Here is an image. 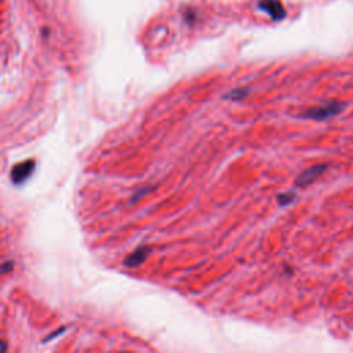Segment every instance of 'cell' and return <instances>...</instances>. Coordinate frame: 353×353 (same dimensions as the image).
Returning <instances> with one entry per match:
<instances>
[{"label": "cell", "mask_w": 353, "mask_h": 353, "mask_svg": "<svg viewBox=\"0 0 353 353\" xmlns=\"http://www.w3.org/2000/svg\"><path fill=\"white\" fill-rule=\"evenodd\" d=\"M325 168H327L325 164H316V166L309 167L308 170H305L304 173H301L298 175L297 180H295V185L297 187H308V185H311V184H313L315 181L318 180L321 174L324 173Z\"/></svg>", "instance_id": "7a4b0ae2"}, {"label": "cell", "mask_w": 353, "mask_h": 353, "mask_svg": "<svg viewBox=\"0 0 353 353\" xmlns=\"http://www.w3.org/2000/svg\"><path fill=\"white\" fill-rule=\"evenodd\" d=\"M6 351H7V345H6V342L0 339V353H6Z\"/></svg>", "instance_id": "ba28073f"}, {"label": "cell", "mask_w": 353, "mask_h": 353, "mask_svg": "<svg viewBox=\"0 0 353 353\" xmlns=\"http://www.w3.org/2000/svg\"><path fill=\"white\" fill-rule=\"evenodd\" d=\"M294 199H295V194L291 193V192H289V193H282L280 196H277V201H279L280 206H287V204L292 203Z\"/></svg>", "instance_id": "8992f818"}, {"label": "cell", "mask_w": 353, "mask_h": 353, "mask_svg": "<svg viewBox=\"0 0 353 353\" xmlns=\"http://www.w3.org/2000/svg\"><path fill=\"white\" fill-rule=\"evenodd\" d=\"M258 7L261 8L262 11H265L266 14H269L270 18L275 20V21L283 20L284 15H286V10H284L283 4L279 0H261Z\"/></svg>", "instance_id": "3957f363"}, {"label": "cell", "mask_w": 353, "mask_h": 353, "mask_svg": "<svg viewBox=\"0 0 353 353\" xmlns=\"http://www.w3.org/2000/svg\"><path fill=\"white\" fill-rule=\"evenodd\" d=\"M247 96H249V90L247 89H236V90L229 91L228 94L225 96V98H228L230 101H242Z\"/></svg>", "instance_id": "5b68a950"}, {"label": "cell", "mask_w": 353, "mask_h": 353, "mask_svg": "<svg viewBox=\"0 0 353 353\" xmlns=\"http://www.w3.org/2000/svg\"><path fill=\"white\" fill-rule=\"evenodd\" d=\"M342 109H344V105L342 104H339V102H328V104L320 105V106H316V108L306 109L301 115V118L321 122V120H325V119H330L332 116H335V115H338Z\"/></svg>", "instance_id": "6da1fadb"}, {"label": "cell", "mask_w": 353, "mask_h": 353, "mask_svg": "<svg viewBox=\"0 0 353 353\" xmlns=\"http://www.w3.org/2000/svg\"><path fill=\"white\" fill-rule=\"evenodd\" d=\"M13 269V262H4L0 265V275L1 273H6V272H10Z\"/></svg>", "instance_id": "52a82bcc"}, {"label": "cell", "mask_w": 353, "mask_h": 353, "mask_svg": "<svg viewBox=\"0 0 353 353\" xmlns=\"http://www.w3.org/2000/svg\"><path fill=\"white\" fill-rule=\"evenodd\" d=\"M149 253H151V247H148V246L138 247V249L134 250L131 254L126 258L125 265L126 266H128V268H137V266H139V265L148 258Z\"/></svg>", "instance_id": "277c9868"}]
</instances>
